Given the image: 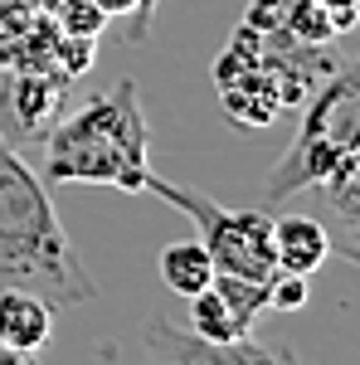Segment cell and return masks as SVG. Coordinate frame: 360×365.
Wrapping results in <instances>:
<instances>
[{"instance_id":"obj_1","label":"cell","mask_w":360,"mask_h":365,"mask_svg":"<svg viewBox=\"0 0 360 365\" xmlns=\"http://www.w3.org/2000/svg\"><path fill=\"white\" fill-rule=\"evenodd\" d=\"M0 287H29L54 312L83 307L98 297L93 273L58 225L49 185L5 137H0Z\"/></svg>"},{"instance_id":"obj_2","label":"cell","mask_w":360,"mask_h":365,"mask_svg":"<svg viewBox=\"0 0 360 365\" xmlns=\"http://www.w3.org/2000/svg\"><path fill=\"white\" fill-rule=\"evenodd\" d=\"M44 185H112L146 195L151 175V127L141 113L137 78H117L108 93L88 98L78 113H58L44 132Z\"/></svg>"},{"instance_id":"obj_3","label":"cell","mask_w":360,"mask_h":365,"mask_svg":"<svg viewBox=\"0 0 360 365\" xmlns=\"http://www.w3.org/2000/svg\"><path fill=\"white\" fill-rule=\"evenodd\" d=\"M346 151H360V83L351 63H341L307 98L297 137L263 180V210L282 205L287 195H302V190H322V180L331 175V166Z\"/></svg>"},{"instance_id":"obj_4","label":"cell","mask_w":360,"mask_h":365,"mask_svg":"<svg viewBox=\"0 0 360 365\" xmlns=\"http://www.w3.org/2000/svg\"><path fill=\"white\" fill-rule=\"evenodd\" d=\"M146 195L175 205V210L200 229V244H205V253H210L215 273L258 278V282H268L277 273L273 210H224L220 200L200 195V190H190V185H175V180H161L156 170L146 175Z\"/></svg>"},{"instance_id":"obj_5","label":"cell","mask_w":360,"mask_h":365,"mask_svg":"<svg viewBox=\"0 0 360 365\" xmlns=\"http://www.w3.org/2000/svg\"><path fill=\"white\" fill-rule=\"evenodd\" d=\"M141 351L151 365H297V356L287 346H268L253 331L234 341H205L190 327H175V322H146Z\"/></svg>"},{"instance_id":"obj_6","label":"cell","mask_w":360,"mask_h":365,"mask_svg":"<svg viewBox=\"0 0 360 365\" xmlns=\"http://www.w3.org/2000/svg\"><path fill=\"white\" fill-rule=\"evenodd\" d=\"M63 93H68V83H58V78L0 68V137L10 146L44 141V132L63 113Z\"/></svg>"},{"instance_id":"obj_7","label":"cell","mask_w":360,"mask_h":365,"mask_svg":"<svg viewBox=\"0 0 360 365\" xmlns=\"http://www.w3.org/2000/svg\"><path fill=\"white\" fill-rule=\"evenodd\" d=\"M273 258L282 273H322L331 258V229L317 215H273Z\"/></svg>"},{"instance_id":"obj_8","label":"cell","mask_w":360,"mask_h":365,"mask_svg":"<svg viewBox=\"0 0 360 365\" xmlns=\"http://www.w3.org/2000/svg\"><path fill=\"white\" fill-rule=\"evenodd\" d=\"M54 336V307L29 287H0V346L39 356Z\"/></svg>"},{"instance_id":"obj_9","label":"cell","mask_w":360,"mask_h":365,"mask_svg":"<svg viewBox=\"0 0 360 365\" xmlns=\"http://www.w3.org/2000/svg\"><path fill=\"white\" fill-rule=\"evenodd\" d=\"M156 268H161V282H166L175 297H195L200 287L215 282V263L200 239H175L156 253Z\"/></svg>"},{"instance_id":"obj_10","label":"cell","mask_w":360,"mask_h":365,"mask_svg":"<svg viewBox=\"0 0 360 365\" xmlns=\"http://www.w3.org/2000/svg\"><path fill=\"white\" fill-rule=\"evenodd\" d=\"M190 302V331L205 341H234L244 336V327H239V317L229 312V302H224L215 287H200L195 297H185Z\"/></svg>"},{"instance_id":"obj_11","label":"cell","mask_w":360,"mask_h":365,"mask_svg":"<svg viewBox=\"0 0 360 365\" xmlns=\"http://www.w3.org/2000/svg\"><path fill=\"white\" fill-rule=\"evenodd\" d=\"M210 287H215L224 302H229V312L239 317V327H244V331H253V327H258V317L268 312V282H258V278L215 273V282H210Z\"/></svg>"},{"instance_id":"obj_12","label":"cell","mask_w":360,"mask_h":365,"mask_svg":"<svg viewBox=\"0 0 360 365\" xmlns=\"http://www.w3.org/2000/svg\"><path fill=\"white\" fill-rule=\"evenodd\" d=\"M54 25L63 29V34H88V39H98V34L108 29V15H103L93 0H68V5L54 10Z\"/></svg>"},{"instance_id":"obj_13","label":"cell","mask_w":360,"mask_h":365,"mask_svg":"<svg viewBox=\"0 0 360 365\" xmlns=\"http://www.w3.org/2000/svg\"><path fill=\"white\" fill-rule=\"evenodd\" d=\"M108 20H132V29H127V39L132 44H141L146 39V29H151V15H156V5L151 0H93Z\"/></svg>"},{"instance_id":"obj_14","label":"cell","mask_w":360,"mask_h":365,"mask_svg":"<svg viewBox=\"0 0 360 365\" xmlns=\"http://www.w3.org/2000/svg\"><path fill=\"white\" fill-rule=\"evenodd\" d=\"M302 307H307V278L277 268L268 278V312H302Z\"/></svg>"},{"instance_id":"obj_15","label":"cell","mask_w":360,"mask_h":365,"mask_svg":"<svg viewBox=\"0 0 360 365\" xmlns=\"http://www.w3.org/2000/svg\"><path fill=\"white\" fill-rule=\"evenodd\" d=\"M0 365H39L29 351H10V346H0Z\"/></svg>"},{"instance_id":"obj_16","label":"cell","mask_w":360,"mask_h":365,"mask_svg":"<svg viewBox=\"0 0 360 365\" xmlns=\"http://www.w3.org/2000/svg\"><path fill=\"white\" fill-rule=\"evenodd\" d=\"M29 5H34V10H44V15H54L58 5H68V0H29Z\"/></svg>"},{"instance_id":"obj_17","label":"cell","mask_w":360,"mask_h":365,"mask_svg":"<svg viewBox=\"0 0 360 365\" xmlns=\"http://www.w3.org/2000/svg\"><path fill=\"white\" fill-rule=\"evenodd\" d=\"M322 5H351V0H322Z\"/></svg>"},{"instance_id":"obj_18","label":"cell","mask_w":360,"mask_h":365,"mask_svg":"<svg viewBox=\"0 0 360 365\" xmlns=\"http://www.w3.org/2000/svg\"><path fill=\"white\" fill-rule=\"evenodd\" d=\"M151 5H161V0H151Z\"/></svg>"}]
</instances>
